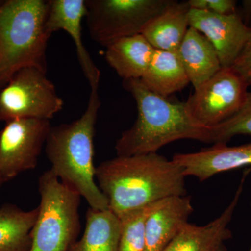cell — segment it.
<instances>
[{"instance_id":"1","label":"cell","mask_w":251,"mask_h":251,"mask_svg":"<svg viewBox=\"0 0 251 251\" xmlns=\"http://www.w3.org/2000/svg\"><path fill=\"white\" fill-rule=\"evenodd\" d=\"M95 177L109 209L119 218L167 198L186 196L182 168L157 152L102 162Z\"/></svg>"},{"instance_id":"2","label":"cell","mask_w":251,"mask_h":251,"mask_svg":"<svg viewBox=\"0 0 251 251\" xmlns=\"http://www.w3.org/2000/svg\"><path fill=\"white\" fill-rule=\"evenodd\" d=\"M136 102L138 117L115 145L117 156L156 153L179 140L211 143L210 128L198 123L186 103H174L148 90L140 80H123Z\"/></svg>"},{"instance_id":"3","label":"cell","mask_w":251,"mask_h":251,"mask_svg":"<svg viewBox=\"0 0 251 251\" xmlns=\"http://www.w3.org/2000/svg\"><path fill=\"white\" fill-rule=\"evenodd\" d=\"M99 87L91 88L85 111L69 124L52 126L45 145L51 171L73 188L91 208L109 209L106 198L96 181L94 140L99 110Z\"/></svg>"},{"instance_id":"4","label":"cell","mask_w":251,"mask_h":251,"mask_svg":"<svg viewBox=\"0 0 251 251\" xmlns=\"http://www.w3.org/2000/svg\"><path fill=\"white\" fill-rule=\"evenodd\" d=\"M49 0H0V88L25 67L47 72Z\"/></svg>"},{"instance_id":"5","label":"cell","mask_w":251,"mask_h":251,"mask_svg":"<svg viewBox=\"0 0 251 251\" xmlns=\"http://www.w3.org/2000/svg\"><path fill=\"white\" fill-rule=\"evenodd\" d=\"M40 204L29 251H69L80 231L81 196L51 171L39 179Z\"/></svg>"},{"instance_id":"6","label":"cell","mask_w":251,"mask_h":251,"mask_svg":"<svg viewBox=\"0 0 251 251\" xmlns=\"http://www.w3.org/2000/svg\"><path fill=\"white\" fill-rule=\"evenodd\" d=\"M173 0H85V19L92 40L107 47L122 38L141 34Z\"/></svg>"},{"instance_id":"7","label":"cell","mask_w":251,"mask_h":251,"mask_svg":"<svg viewBox=\"0 0 251 251\" xmlns=\"http://www.w3.org/2000/svg\"><path fill=\"white\" fill-rule=\"evenodd\" d=\"M64 107V100L46 72L25 67L15 73L0 90V121L16 119L50 120Z\"/></svg>"},{"instance_id":"8","label":"cell","mask_w":251,"mask_h":251,"mask_svg":"<svg viewBox=\"0 0 251 251\" xmlns=\"http://www.w3.org/2000/svg\"><path fill=\"white\" fill-rule=\"evenodd\" d=\"M249 84L231 68H222L195 89L186 103L193 118L207 128L220 125L239 111Z\"/></svg>"},{"instance_id":"9","label":"cell","mask_w":251,"mask_h":251,"mask_svg":"<svg viewBox=\"0 0 251 251\" xmlns=\"http://www.w3.org/2000/svg\"><path fill=\"white\" fill-rule=\"evenodd\" d=\"M50 120L16 119L0 130V178L3 184L34 169L50 131Z\"/></svg>"},{"instance_id":"10","label":"cell","mask_w":251,"mask_h":251,"mask_svg":"<svg viewBox=\"0 0 251 251\" xmlns=\"http://www.w3.org/2000/svg\"><path fill=\"white\" fill-rule=\"evenodd\" d=\"M189 25L210 41L226 69L233 66L251 34V27L237 13L220 15L191 9Z\"/></svg>"},{"instance_id":"11","label":"cell","mask_w":251,"mask_h":251,"mask_svg":"<svg viewBox=\"0 0 251 251\" xmlns=\"http://www.w3.org/2000/svg\"><path fill=\"white\" fill-rule=\"evenodd\" d=\"M249 173H244L233 200L219 217L204 226L188 223L163 251H227L226 244L232 238L229 225Z\"/></svg>"},{"instance_id":"12","label":"cell","mask_w":251,"mask_h":251,"mask_svg":"<svg viewBox=\"0 0 251 251\" xmlns=\"http://www.w3.org/2000/svg\"><path fill=\"white\" fill-rule=\"evenodd\" d=\"M172 160L182 168L185 176L202 182L216 174L251 166V143L234 147L214 144L196 152L176 153Z\"/></svg>"},{"instance_id":"13","label":"cell","mask_w":251,"mask_h":251,"mask_svg":"<svg viewBox=\"0 0 251 251\" xmlns=\"http://www.w3.org/2000/svg\"><path fill=\"white\" fill-rule=\"evenodd\" d=\"M85 0H49L47 28L50 34L64 30L75 46L77 59L90 88L99 87L100 72L84 45L82 22L85 18Z\"/></svg>"},{"instance_id":"14","label":"cell","mask_w":251,"mask_h":251,"mask_svg":"<svg viewBox=\"0 0 251 251\" xmlns=\"http://www.w3.org/2000/svg\"><path fill=\"white\" fill-rule=\"evenodd\" d=\"M191 198L173 196L153 203L145 223V251H163L188 223Z\"/></svg>"},{"instance_id":"15","label":"cell","mask_w":251,"mask_h":251,"mask_svg":"<svg viewBox=\"0 0 251 251\" xmlns=\"http://www.w3.org/2000/svg\"><path fill=\"white\" fill-rule=\"evenodd\" d=\"M176 53L194 89L222 69L219 56L210 41L193 27L188 28Z\"/></svg>"},{"instance_id":"16","label":"cell","mask_w":251,"mask_h":251,"mask_svg":"<svg viewBox=\"0 0 251 251\" xmlns=\"http://www.w3.org/2000/svg\"><path fill=\"white\" fill-rule=\"evenodd\" d=\"M190 10L187 1L173 0L147 25L142 35L155 50L176 52L190 27Z\"/></svg>"},{"instance_id":"17","label":"cell","mask_w":251,"mask_h":251,"mask_svg":"<svg viewBox=\"0 0 251 251\" xmlns=\"http://www.w3.org/2000/svg\"><path fill=\"white\" fill-rule=\"evenodd\" d=\"M105 48V60L123 80H140L156 50L142 34L122 38Z\"/></svg>"},{"instance_id":"18","label":"cell","mask_w":251,"mask_h":251,"mask_svg":"<svg viewBox=\"0 0 251 251\" xmlns=\"http://www.w3.org/2000/svg\"><path fill=\"white\" fill-rule=\"evenodd\" d=\"M121 232L120 218L110 209L89 208L83 235L69 251H118Z\"/></svg>"},{"instance_id":"19","label":"cell","mask_w":251,"mask_h":251,"mask_svg":"<svg viewBox=\"0 0 251 251\" xmlns=\"http://www.w3.org/2000/svg\"><path fill=\"white\" fill-rule=\"evenodd\" d=\"M140 81L148 90L166 98L184 90L190 83L176 52L158 50Z\"/></svg>"},{"instance_id":"20","label":"cell","mask_w":251,"mask_h":251,"mask_svg":"<svg viewBox=\"0 0 251 251\" xmlns=\"http://www.w3.org/2000/svg\"><path fill=\"white\" fill-rule=\"evenodd\" d=\"M38 207L23 210L14 204L0 207V251H29Z\"/></svg>"},{"instance_id":"21","label":"cell","mask_w":251,"mask_h":251,"mask_svg":"<svg viewBox=\"0 0 251 251\" xmlns=\"http://www.w3.org/2000/svg\"><path fill=\"white\" fill-rule=\"evenodd\" d=\"M153 204L120 217L121 232L118 251H145V223Z\"/></svg>"},{"instance_id":"22","label":"cell","mask_w":251,"mask_h":251,"mask_svg":"<svg viewBox=\"0 0 251 251\" xmlns=\"http://www.w3.org/2000/svg\"><path fill=\"white\" fill-rule=\"evenodd\" d=\"M210 130L214 144H226L236 135H251V92L237 113Z\"/></svg>"},{"instance_id":"23","label":"cell","mask_w":251,"mask_h":251,"mask_svg":"<svg viewBox=\"0 0 251 251\" xmlns=\"http://www.w3.org/2000/svg\"><path fill=\"white\" fill-rule=\"evenodd\" d=\"M187 2L191 9L207 11L220 15L236 13L237 1L234 0H189Z\"/></svg>"},{"instance_id":"24","label":"cell","mask_w":251,"mask_h":251,"mask_svg":"<svg viewBox=\"0 0 251 251\" xmlns=\"http://www.w3.org/2000/svg\"><path fill=\"white\" fill-rule=\"evenodd\" d=\"M231 69L251 85V34Z\"/></svg>"},{"instance_id":"25","label":"cell","mask_w":251,"mask_h":251,"mask_svg":"<svg viewBox=\"0 0 251 251\" xmlns=\"http://www.w3.org/2000/svg\"><path fill=\"white\" fill-rule=\"evenodd\" d=\"M2 181H1V178H0V186H1V185L2 184Z\"/></svg>"},{"instance_id":"26","label":"cell","mask_w":251,"mask_h":251,"mask_svg":"<svg viewBox=\"0 0 251 251\" xmlns=\"http://www.w3.org/2000/svg\"><path fill=\"white\" fill-rule=\"evenodd\" d=\"M249 251H251V249H250V250H249Z\"/></svg>"},{"instance_id":"27","label":"cell","mask_w":251,"mask_h":251,"mask_svg":"<svg viewBox=\"0 0 251 251\" xmlns=\"http://www.w3.org/2000/svg\"><path fill=\"white\" fill-rule=\"evenodd\" d=\"M0 90H1V88H0Z\"/></svg>"}]
</instances>
